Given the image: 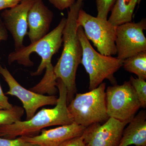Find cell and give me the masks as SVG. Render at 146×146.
<instances>
[{
  "mask_svg": "<svg viewBox=\"0 0 146 146\" xmlns=\"http://www.w3.org/2000/svg\"><path fill=\"white\" fill-rule=\"evenodd\" d=\"M84 4V0H76L68 11L62 34L63 51L57 63L54 67L56 78L63 81L67 89L68 104L76 94V75L82 55V47L78 34L76 21L79 12L82 9Z\"/></svg>",
  "mask_w": 146,
  "mask_h": 146,
  "instance_id": "6da1fadb",
  "label": "cell"
},
{
  "mask_svg": "<svg viewBox=\"0 0 146 146\" xmlns=\"http://www.w3.org/2000/svg\"><path fill=\"white\" fill-rule=\"evenodd\" d=\"M59 97L55 107L43 108L28 120L0 126V137L14 139L18 136H34L44 128L71 124L73 122L68 111L67 90L63 81L57 79Z\"/></svg>",
  "mask_w": 146,
  "mask_h": 146,
  "instance_id": "7a4b0ae2",
  "label": "cell"
},
{
  "mask_svg": "<svg viewBox=\"0 0 146 146\" xmlns=\"http://www.w3.org/2000/svg\"><path fill=\"white\" fill-rule=\"evenodd\" d=\"M66 23V18H63L56 27L51 31L29 46H24L20 49L15 50L9 55L8 62L11 65L15 62L26 67H31L34 63L30 59V55L36 53L42 58L37 70L32 73V76L42 74L48 65L52 64L53 56L58 52L62 46V34Z\"/></svg>",
  "mask_w": 146,
  "mask_h": 146,
  "instance_id": "3957f363",
  "label": "cell"
},
{
  "mask_svg": "<svg viewBox=\"0 0 146 146\" xmlns=\"http://www.w3.org/2000/svg\"><path fill=\"white\" fill-rule=\"evenodd\" d=\"M106 86L102 82L87 93L76 94L68 106L73 123L87 127L96 123H103L109 119Z\"/></svg>",
  "mask_w": 146,
  "mask_h": 146,
  "instance_id": "277c9868",
  "label": "cell"
},
{
  "mask_svg": "<svg viewBox=\"0 0 146 146\" xmlns=\"http://www.w3.org/2000/svg\"><path fill=\"white\" fill-rule=\"evenodd\" d=\"M78 34L82 49L80 64L89 74V91L96 88L105 79L116 84L114 74L122 67L123 60L97 52L86 38L81 27L78 28Z\"/></svg>",
  "mask_w": 146,
  "mask_h": 146,
  "instance_id": "5b68a950",
  "label": "cell"
},
{
  "mask_svg": "<svg viewBox=\"0 0 146 146\" xmlns=\"http://www.w3.org/2000/svg\"><path fill=\"white\" fill-rule=\"evenodd\" d=\"M76 23L78 27L82 28L86 38L93 42L99 52L108 56L117 54V27L108 19L94 17L82 9L79 12Z\"/></svg>",
  "mask_w": 146,
  "mask_h": 146,
  "instance_id": "8992f818",
  "label": "cell"
},
{
  "mask_svg": "<svg viewBox=\"0 0 146 146\" xmlns=\"http://www.w3.org/2000/svg\"><path fill=\"white\" fill-rule=\"evenodd\" d=\"M108 115L120 121H130L141 108L136 91L129 81L108 87L106 91Z\"/></svg>",
  "mask_w": 146,
  "mask_h": 146,
  "instance_id": "52a82bcc",
  "label": "cell"
},
{
  "mask_svg": "<svg viewBox=\"0 0 146 146\" xmlns=\"http://www.w3.org/2000/svg\"><path fill=\"white\" fill-rule=\"evenodd\" d=\"M146 29V20L138 23H126L117 27L115 45L117 58H126L146 51V38L144 31Z\"/></svg>",
  "mask_w": 146,
  "mask_h": 146,
  "instance_id": "ba28073f",
  "label": "cell"
},
{
  "mask_svg": "<svg viewBox=\"0 0 146 146\" xmlns=\"http://www.w3.org/2000/svg\"><path fill=\"white\" fill-rule=\"evenodd\" d=\"M0 74L9 87L5 94L17 97L22 102L26 113V120L31 119L40 108L56 104L57 97L42 95L26 89L16 81L7 68L1 65Z\"/></svg>",
  "mask_w": 146,
  "mask_h": 146,
  "instance_id": "9c48e42d",
  "label": "cell"
},
{
  "mask_svg": "<svg viewBox=\"0 0 146 146\" xmlns=\"http://www.w3.org/2000/svg\"><path fill=\"white\" fill-rule=\"evenodd\" d=\"M129 121L109 117L102 124L96 123L86 127L82 136L86 146H118L123 131Z\"/></svg>",
  "mask_w": 146,
  "mask_h": 146,
  "instance_id": "30bf717a",
  "label": "cell"
},
{
  "mask_svg": "<svg viewBox=\"0 0 146 146\" xmlns=\"http://www.w3.org/2000/svg\"><path fill=\"white\" fill-rule=\"evenodd\" d=\"M35 1L24 0L12 8L5 9L1 14L6 28L13 37L15 50L25 46L24 38L28 33V15Z\"/></svg>",
  "mask_w": 146,
  "mask_h": 146,
  "instance_id": "8fae6325",
  "label": "cell"
},
{
  "mask_svg": "<svg viewBox=\"0 0 146 146\" xmlns=\"http://www.w3.org/2000/svg\"><path fill=\"white\" fill-rule=\"evenodd\" d=\"M86 128L73 123L48 130L42 129L41 134L36 136L21 137L38 146H59L67 140L82 136Z\"/></svg>",
  "mask_w": 146,
  "mask_h": 146,
  "instance_id": "7c38bea8",
  "label": "cell"
},
{
  "mask_svg": "<svg viewBox=\"0 0 146 146\" xmlns=\"http://www.w3.org/2000/svg\"><path fill=\"white\" fill-rule=\"evenodd\" d=\"M54 13L42 0H36L28 15V35L31 43L46 35L49 31Z\"/></svg>",
  "mask_w": 146,
  "mask_h": 146,
  "instance_id": "4fadbf2b",
  "label": "cell"
},
{
  "mask_svg": "<svg viewBox=\"0 0 146 146\" xmlns=\"http://www.w3.org/2000/svg\"><path fill=\"white\" fill-rule=\"evenodd\" d=\"M123 131L118 146H146V112L140 111Z\"/></svg>",
  "mask_w": 146,
  "mask_h": 146,
  "instance_id": "5bb4252c",
  "label": "cell"
},
{
  "mask_svg": "<svg viewBox=\"0 0 146 146\" xmlns=\"http://www.w3.org/2000/svg\"><path fill=\"white\" fill-rule=\"evenodd\" d=\"M138 0H116L108 21L115 26L131 22Z\"/></svg>",
  "mask_w": 146,
  "mask_h": 146,
  "instance_id": "9a60e30c",
  "label": "cell"
},
{
  "mask_svg": "<svg viewBox=\"0 0 146 146\" xmlns=\"http://www.w3.org/2000/svg\"><path fill=\"white\" fill-rule=\"evenodd\" d=\"M44 75L41 81L29 90L42 95L48 94V96H55L57 93V78L56 77L52 64L47 66L45 69Z\"/></svg>",
  "mask_w": 146,
  "mask_h": 146,
  "instance_id": "2e32d148",
  "label": "cell"
},
{
  "mask_svg": "<svg viewBox=\"0 0 146 146\" xmlns=\"http://www.w3.org/2000/svg\"><path fill=\"white\" fill-rule=\"evenodd\" d=\"M126 71L133 73L138 78L146 79V51L138 53L123 60V66Z\"/></svg>",
  "mask_w": 146,
  "mask_h": 146,
  "instance_id": "e0dca14e",
  "label": "cell"
},
{
  "mask_svg": "<svg viewBox=\"0 0 146 146\" xmlns=\"http://www.w3.org/2000/svg\"><path fill=\"white\" fill-rule=\"evenodd\" d=\"M23 108L14 106L8 109L0 110V126L12 124L21 121L24 115Z\"/></svg>",
  "mask_w": 146,
  "mask_h": 146,
  "instance_id": "ac0fdd59",
  "label": "cell"
},
{
  "mask_svg": "<svg viewBox=\"0 0 146 146\" xmlns=\"http://www.w3.org/2000/svg\"><path fill=\"white\" fill-rule=\"evenodd\" d=\"M129 82L136 91L141 103V107H146V82L145 80L131 76Z\"/></svg>",
  "mask_w": 146,
  "mask_h": 146,
  "instance_id": "d6986e66",
  "label": "cell"
},
{
  "mask_svg": "<svg viewBox=\"0 0 146 146\" xmlns=\"http://www.w3.org/2000/svg\"><path fill=\"white\" fill-rule=\"evenodd\" d=\"M98 15L97 17L107 19L108 13L112 10L116 0H96Z\"/></svg>",
  "mask_w": 146,
  "mask_h": 146,
  "instance_id": "ffe728a7",
  "label": "cell"
},
{
  "mask_svg": "<svg viewBox=\"0 0 146 146\" xmlns=\"http://www.w3.org/2000/svg\"><path fill=\"white\" fill-rule=\"evenodd\" d=\"M0 146H38L25 141L22 137L8 139L0 137Z\"/></svg>",
  "mask_w": 146,
  "mask_h": 146,
  "instance_id": "44dd1931",
  "label": "cell"
},
{
  "mask_svg": "<svg viewBox=\"0 0 146 146\" xmlns=\"http://www.w3.org/2000/svg\"><path fill=\"white\" fill-rule=\"evenodd\" d=\"M52 5L59 10L70 8L75 2L76 0H48Z\"/></svg>",
  "mask_w": 146,
  "mask_h": 146,
  "instance_id": "7402d4cb",
  "label": "cell"
},
{
  "mask_svg": "<svg viewBox=\"0 0 146 146\" xmlns=\"http://www.w3.org/2000/svg\"><path fill=\"white\" fill-rule=\"evenodd\" d=\"M59 146H86L82 135L67 140Z\"/></svg>",
  "mask_w": 146,
  "mask_h": 146,
  "instance_id": "603a6c76",
  "label": "cell"
},
{
  "mask_svg": "<svg viewBox=\"0 0 146 146\" xmlns=\"http://www.w3.org/2000/svg\"><path fill=\"white\" fill-rule=\"evenodd\" d=\"M23 1L24 0H0V11L12 8Z\"/></svg>",
  "mask_w": 146,
  "mask_h": 146,
  "instance_id": "cb8c5ba5",
  "label": "cell"
},
{
  "mask_svg": "<svg viewBox=\"0 0 146 146\" xmlns=\"http://www.w3.org/2000/svg\"><path fill=\"white\" fill-rule=\"evenodd\" d=\"M13 106L9 102L8 98L4 94L0 84V110L9 109Z\"/></svg>",
  "mask_w": 146,
  "mask_h": 146,
  "instance_id": "d4e9b609",
  "label": "cell"
},
{
  "mask_svg": "<svg viewBox=\"0 0 146 146\" xmlns=\"http://www.w3.org/2000/svg\"><path fill=\"white\" fill-rule=\"evenodd\" d=\"M8 38V31L3 21L0 19V42L1 41H6Z\"/></svg>",
  "mask_w": 146,
  "mask_h": 146,
  "instance_id": "484cf974",
  "label": "cell"
},
{
  "mask_svg": "<svg viewBox=\"0 0 146 146\" xmlns=\"http://www.w3.org/2000/svg\"><path fill=\"white\" fill-rule=\"evenodd\" d=\"M142 1V0H138V3H137V4L138 5L140 4V3H141Z\"/></svg>",
  "mask_w": 146,
  "mask_h": 146,
  "instance_id": "4316f807",
  "label": "cell"
}]
</instances>
